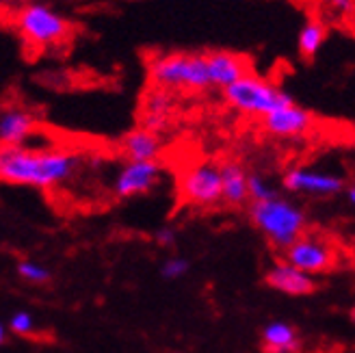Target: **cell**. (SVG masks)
<instances>
[{
	"label": "cell",
	"instance_id": "cell-1",
	"mask_svg": "<svg viewBox=\"0 0 355 353\" xmlns=\"http://www.w3.org/2000/svg\"><path fill=\"white\" fill-rule=\"evenodd\" d=\"M80 165V156L63 150H28L24 146L0 148V182L55 189L69 180Z\"/></svg>",
	"mask_w": 355,
	"mask_h": 353
},
{
	"label": "cell",
	"instance_id": "cell-2",
	"mask_svg": "<svg viewBox=\"0 0 355 353\" xmlns=\"http://www.w3.org/2000/svg\"><path fill=\"white\" fill-rule=\"evenodd\" d=\"M148 74L154 87L165 92H202L208 89L210 74L206 63V52H171L158 55L150 61Z\"/></svg>",
	"mask_w": 355,
	"mask_h": 353
},
{
	"label": "cell",
	"instance_id": "cell-3",
	"mask_svg": "<svg viewBox=\"0 0 355 353\" xmlns=\"http://www.w3.org/2000/svg\"><path fill=\"white\" fill-rule=\"evenodd\" d=\"M250 219L262 236L277 250H286L306 232L308 217L295 202L286 198H271L250 204Z\"/></svg>",
	"mask_w": 355,
	"mask_h": 353
},
{
	"label": "cell",
	"instance_id": "cell-4",
	"mask_svg": "<svg viewBox=\"0 0 355 353\" xmlns=\"http://www.w3.org/2000/svg\"><path fill=\"white\" fill-rule=\"evenodd\" d=\"M223 98L234 111L254 117H264L277 109L288 107V104H295L291 94L279 89L275 83L260 78L254 72L245 74L236 83L225 87Z\"/></svg>",
	"mask_w": 355,
	"mask_h": 353
},
{
	"label": "cell",
	"instance_id": "cell-5",
	"mask_svg": "<svg viewBox=\"0 0 355 353\" xmlns=\"http://www.w3.org/2000/svg\"><path fill=\"white\" fill-rule=\"evenodd\" d=\"M22 37L33 46H57L69 37V22L48 5L31 3L15 17Z\"/></svg>",
	"mask_w": 355,
	"mask_h": 353
},
{
	"label": "cell",
	"instance_id": "cell-6",
	"mask_svg": "<svg viewBox=\"0 0 355 353\" xmlns=\"http://www.w3.org/2000/svg\"><path fill=\"white\" fill-rule=\"evenodd\" d=\"M180 198L195 208H212L221 204V171L219 165L200 163L187 169L180 178Z\"/></svg>",
	"mask_w": 355,
	"mask_h": 353
},
{
	"label": "cell",
	"instance_id": "cell-7",
	"mask_svg": "<svg viewBox=\"0 0 355 353\" xmlns=\"http://www.w3.org/2000/svg\"><path fill=\"white\" fill-rule=\"evenodd\" d=\"M284 262H288L295 269L314 277L334 267L336 254L334 247L325 239L314 234H301L293 245L284 250Z\"/></svg>",
	"mask_w": 355,
	"mask_h": 353
},
{
	"label": "cell",
	"instance_id": "cell-8",
	"mask_svg": "<svg viewBox=\"0 0 355 353\" xmlns=\"http://www.w3.org/2000/svg\"><path fill=\"white\" fill-rule=\"evenodd\" d=\"M284 187L297 196H314V198H331L345 189L340 175L329 171H316L308 167H293L284 173Z\"/></svg>",
	"mask_w": 355,
	"mask_h": 353
},
{
	"label": "cell",
	"instance_id": "cell-9",
	"mask_svg": "<svg viewBox=\"0 0 355 353\" xmlns=\"http://www.w3.org/2000/svg\"><path fill=\"white\" fill-rule=\"evenodd\" d=\"M161 165L156 161H148V163H128L123 165L121 171L115 178V196L119 200H128L135 196H146L150 193L158 180H161Z\"/></svg>",
	"mask_w": 355,
	"mask_h": 353
},
{
	"label": "cell",
	"instance_id": "cell-10",
	"mask_svg": "<svg viewBox=\"0 0 355 353\" xmlns=\"http://www.w3.org/2000/svg\"><path fill=\"white\" fill-rule=\"evenodd\" d=\"M262 128L264 132L279 137V139L304 137L314 128V115L308 109L299 107V104H288V107L264 115Z\"/></svg>",
	"mask_w": 355,
	"mask_h": 353
},
{
	"label": "cell",
	"instance_id": "cell-11",
	"mask_svg": "<svg viewBox=\"0 0 355 353\" xmlns=\"http://www.w3.org/2000/svg\"><path fill=\"white\" fill-rule=\"evenodd\" d=\"M206 63H208V74H210V85L212 87H230L243 78L245 74H250V59L236 55L230 50H212L206 52Z\"/></svg>",
	"mask_w": 355,
	"mask_h": 353
},
{
	"label": "cell",
	"instance_id": "cell-12",
	"mask_svg": "<svg viewBox=\"0 0 355 353\" xmlns=\"http://www.w3.org/2000/svg\"><path fill=\"white\" fill-rule=\"evenodd\" d=\"M264 279L273 291L291 295V297H304V295L314 293V289H316V282L312 275L295 269L293 264L284 262V260L275 262L273 267L266 271Z\"/></svg>",
	"mask_w": 355,
	"mask_h": 353
},
{
	"label": "cell",
	"instance_id": "cell-13",
	"mask_svg": "<svg viewBox=\"0 0 355 353\" xmlns=\"http://www.w3.org/2000/svg\"><path fill=\"white\" fill-rule=\"evenodd\" d=\"M35 128H37V117L28 109L11 107L0 111V148L22 146Z\"/></svg>",
	"mask_w": 355,
	"mask_h": 353
},
{
	"label": "cell",
	"instance_id": "cell-14",
	"mask_svg": "<svg viewBox=\"0 0 355 353\" xmlns=\"http://www.w3.org/2000/svg\"><path fill=\"white\" fill-rule=\"evenodd\" d=\"M121 154L126 156L128 163H148L156 161L163 150L161 135L150 132L146 128H132L121 139Z\"/></svg>",
	"mask_w": 355,
	"mask_h": 353
},
{
	"label": "cell",
	"instance_id": "cell-15",
	"mask_svg": "<svg viewBox=\"0 0 355 353\" xmlns=\"http://www.w3.org/2000/svg\"><path fill=\"white\" fill-rule=\"evenodd\" d=\"M221 171V202L227 206H243L250 202V191H247V173L243 165L234 161H225L219 165Z\"/></svg>",
	"mask_w": 355,
	"mask_h": 353
},
{
	"label": "cell",
	"instance_id": "cell-16",
	"mask_svg": "<svg viewBox=\"0 0 355 353\" xmlns=\"http://www.w3.org/2000/svg\"><path fill=\"white\" fill-rule=\"evenodd\" d=\"M262 347L266 353H299L301 338L291 323L273 321L262 329Z\"/></svg>",
	"mask_w": 355,
	"mask_h": 353
},
{
	"label": "cell",
	"instance_id": "cell-17",
	"mask_svg": "<svg viewBox=\"0 0 355 353\" xmlns=\"http://www.w3.org/2000/svg\"><path fill=\"white\" fill-rule=\"evenodd\" d=\"M325 40H327V26L318 20H308L304 28L299 31V40H297L299 55L304 59H314L321 46L325 44Z\"/></svg>",
	"mask_w": 355,
	"mask_h": 353
},
{
	"label": "cell",
	"instance_id": "cell-18",
	"mask_svg": "<svg viewBox=\"0 0 355 353\" xmlns=\"http://www.w3.org/2000/svg\"><path fill=\"white\" fill-rule=\"evenodd\" d=\"M173 113V94L165 92V89H150L144 98V111L141 115H154V117H163L169 119Z\"/></svg>",
	"mask_w": 355,
	"mask_h": 353
},
{
	"label": "cell",
	"instance_id": "cell-19",
	"mask_svg": "<svg viewBox=\"0 0 355 353\" xmlns=\"http://www.w3.org/2000/svg\"><path fill=\"white\" fill-rule=\"evenodd\" d=\"M247 191H250V200L252 202H264V200L277 198V191L269 182H266V178L260 173L247 175Z\"/></svg>",
	"mask_w": 355,
	"mask_h": 353
},
{
	"label": "cell",
	"instance_id": "cell-20",
	"mask_svg": "<svg viewBox=\"0 0 355 353\" xmlns=\"http://www.w3.org/2000/svg\"><path fill=\"white\" fill-rule=\"evenodd\" d=\"M17 273H20L22 279L31 282V284H46V282L52 277L46 267H42L37 262H28V260L17 264Z\"/></svg>",
	"mask_w": 355,
	"mask_h": 353
},
{
	"label": "cell",
	"instance_id": "cell-21",
	"mask_svg": "<svg viewBox=\"0 0 355 353\" xmlns=\"http://www.w3.org/2000/svg\"><path fill=\"white\" fill-rule=\"evenodd\" d=\"M189 273V260L182 256H171L163 262L161 267V275L165 279H180L182 275Z\"/></svg>",
	"mask_w": 355,
	"mask_h": 353
},
{
	"label": "cell",
	"instance_id": "cell-22",
	"mask_svg": "<svg viewBox=\"0 0 355 353\" xmlns=\"http://www.w3.org/2000/svg\"><path fill=\"white\" fill-rule=\"evenodd\" d=\"M9 327H11L13 334H17V336H31V334H35V321H33V316L28 312H24V310L15 312L11 316Z\"/></svg>",
	"mask_w": 355,
	"mask_h": 353
},
{
	"label": "cell",
	"instance_id": "cell-23",
	"mask_svg": "<svg viewBox=\"0 0 355 353\" xmlns=\"http://www.w3.org/2000/svg\"><path fill=\"white\" fill-rule=\"evenodd\" d=\"M156 243L161 247H173L175 245V232L171 227H163V230H158L156 234Z\"/></svg>",
	"mask_w": 355,
	"mask_h": 353
},
{
	"label": "cell",
	"instance_id": "cell-24",
	"mask_svg": "<svg viewBox=\"0 0 355 353\" xmlns=\"http://www.w3.org/2000/svg\"><path fill=\"white\" fill-rule=\"evenodd\" d=\"M327 3L331 9L340 11V13H349L353 9V0H327Z\"/></svg>",
	"mask_w": 355,
	"mask_h": 353
},
{
	"label": "cell",
	"instance_id": "cell-25",
	"mask_svg": "<svg viewBox=\"0 0 355 353\" xmlns=\"http://www.w3.org/2000/svg\"><path fill=\"white\" fill-rule=\"evenodd\" d=\"M347 200H349V204L355 206V184H351V187L347 189Z\"/></svg>",
	"mask_w": 355,
	"mask_h": 353
},
{
	"label": "cell",
	"instance_id": "cell-26",
	"mask_svg": "<svg viewBox=\"0 0 355 353\" xmlns=\"http://www.w3.org/2000/svg\"><path fill=\"white\" fill-rule=\"evenodd\" d=\"M5 338H7V336H5V327H3V323H0V345L5 343Z\"/></svg>",
	"mask_w": 355,
	"mask_h": 353
},
{
	"label": "cell",
	"instance_id": "cell-27",
	"mask_svg": "<svg viewBox=\"0 0 355 353\" xmlns=\"http://www.w3.org/2000/svg\"><path fill=\"white\" fill-rule=\"evenodd\" d=\"M351 319H353V323H355V308L351 310Z\"/></svg>",
	"mask_w": 355,
	"mask_h": 353
},
{
	"label": "cell",
	"instance_id": "cell-28",
	"mask_svg": "<svg viewBox=\"0 0 355 353\" xmlns=\"http://www.w3.org/2000/svg\"><path fill=\"white\" fill-rule=\"evenodd\" d=\"M0 3H15V0H0Z\"/></svg>",
	"mask_w": 355,
	"mask_h": 353
}]
</instances>
